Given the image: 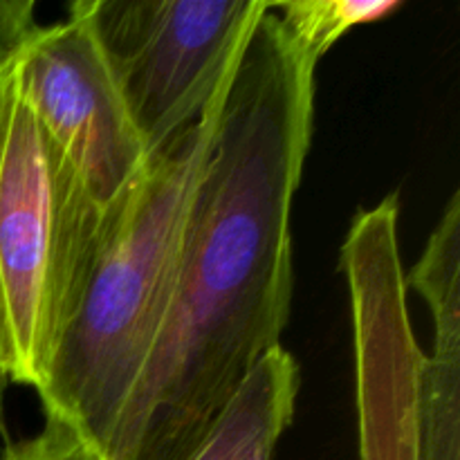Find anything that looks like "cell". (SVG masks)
Returning a JSON list of instances; mask_svg holds the SVG:
<instances>
[{"mask_svg":"<svg viewBox=\"0 0 460 460\" xmlns=\"http://www.w3.org/2000/svg\"><path fill=\"white\" fill-rule=\"evenodd\" d=\"M314 99L317 67L288 48L265 4L193 196L169 319L111 460H184L252 368L283 346Z\"/></svg>","mask_w":460,"mask_h":460,"instance_id":"1","label":"cell"},{"mask_svg":"<svg viewBox=\"0 0 460 460\" xmlns=\"http://www.w3.org/2000/svg\"><path fill=\"white\" fill-rule=\"evenodd\" d=\"M232 76L196 126L151 155L115 211L48 385L39 394L43 413L79 425L108 458L128 425L169 319L193 196Z\"/></svg>","mask_w":460,"mask_h":460,"instance_id":"2","label":"cell"},{"mask_svg":"<svg viewBox=\"0 0 460 460\" xmlns=\"http://www.w3.org/2000/svg\"><path fill=\"white\" fill-rule=\"evenodd\" d=\"M30 103L0 76V368L45 389L111 229Z\"/></svg>","mask_w":460,"mask_h":460,"instance_id":"3","label":"cell"},{"mask_svg":"<svg viewBox=\"0 0 460 460\" xmlns=\"http://www.w3.org/2000/svg\"><path fill=\"white\" fill-rule=\"evenodd\" d=\"M268 0H79L148 155L207 112Z\"/></svg>","mask_w":460,"mask_h":460,"instance_id":"4","label":"cell"},{"mask_svg":"<svg viewBox=\"0 0 460 460\" xmlns=\"http://www.w3.org/2000/svg\"><path fill=\"white\" fill-rule=\"evenodd\" d=\"M39 124L106 214L128 198L148 155L119 84L81 12L40 25L12 66Z\"/></svg>","mask_w":460,"mask_h":460,"instance_id":"5","label":"cell"},{"mask_svg":"<svg viewBox=\"0 0 460 460\" xmlns=\"http://www.w3.org/2000/svg\"><path fill=\"white\" fill-rule=\"evenodd\" d=\"M431 314V350L418 367V460H460V211L445 207L409 272Z\"/></svg>","mask_w":460,"mask_h":460,"instance_id":"6","label":"cell"},{"mask_svg":"<svg viewBox=\"0 0 460 460\" xmlns=\"http://www.w3.org/2000/svg\"><path fill=\"white\" fill-rule=\"evenodd\" d=\"M299 389L295 355L286 346L270 350L184 460H272L295 420Z\"/></svg>","mask_w":460,"mask_h":460,"instance_id":"7","label":"cell"},{"mask_svg":"<svg viewBox=\"0 0 460 460\" xmlns=\"http://www.w3.org/2000/svg\"><path fill=\"white\" fill-rule=\"evenodd\" d=\"M358 382L362 460H418L416 368L380 359L359 367Z\"/></svg>","mask_w":460,"mask_h":460,"instance_id":"8","label":"cell"},{"mask_svg":"<svg viewBox=\"0 0 460 460\" xmlns=\"http://www.w3.org/2000/svg\"><path fill=\"white\" fill-rule=\"evenodd\" d=\"M402 0H268V12L288 48L317 67L355 27L385 21Z\"/></svg>","mask_w":460,"mask_h":460,"instance_id":"9","label":"cell"},{"mask_svg":"<svg viewBox=\"0 0 460 460\" xmlns=\"http://www.w3.org/2000/svg\"><path fill=\"white\" fill-rule=\"evenodd\" d=\"M0 460H111L102 445L85 429L57 413H45V422L31 438L7 443Z\"/></svg>","mask_w":460,"mask_h":460,"instance_id":"10","label":"cell"},{"mask_svg":"<svg viewBox=\"0 0 460 460\" xmlns=\"http://www.w3.org/2000/svg\"><path fill=\"white\" fill-rule=\"evenodd\" d=\"M39 27L34 0H0V76L13 66Z\"/></svg>","mask_w":460,"mask_h":460,"instance_id":"11","label":"cell"},{"mask_svg":"<svg viewBox=\"0 0 460 460\" xmlns=\"http://www.w3.org/2000/svg\"><path fill=\"white\" fill-rule=\"evenodd\" d=\"M9 386H12V382L7 380V376H4L3 368H0V436H3V438H7V420H4V395H7Z\"/></svg>","mask_w":460,"mask_h":460,"instance_id":"12","label":"cell"}]
</instances>
